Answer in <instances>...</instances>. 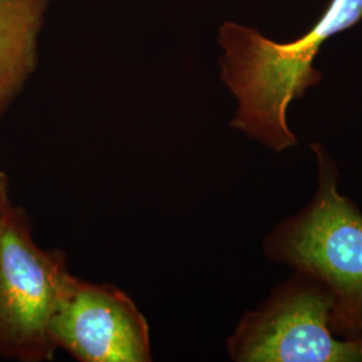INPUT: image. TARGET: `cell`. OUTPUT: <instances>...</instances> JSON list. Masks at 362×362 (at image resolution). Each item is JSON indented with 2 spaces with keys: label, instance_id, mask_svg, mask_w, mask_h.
Instances as JSON below:
<instances>
[{
  "label": "cell",
  "instance_id": "cell-1",
  "mask_svg": "<svg viewBox=\"0 0 362 362\" xmlns=\"http://www.w3.org/2000/svg\"><path fill=\"white\" fill-rule=\"evenodd\" d=\"M362 19V0H332L317 23L300 38L274 42L233 22L220 27V78L238 100L233 129L276 153L297 145L287 125V109L322 81L314 67L321 47Z\"/></svg>",
  "mask_w": 362,
  "mask_h": 362
},
{
  "label": "cell",
  "instance_id": "cell-2",
  "mask_svg": "<svg viewBox=\"0 0 362 362\" xmlns=\"http://www.w3.org/2000/svg\"><path fill=\"white\" fill-rule=\"evenodd\" d=\"M318 187L310 204L281 221L263 242L264 254L324 284L334 298L332 332L362 338V212L338 192V169L321 144H313Z\"/></svg>",
  "mask_w": 362,
  "mask_h": 362
},
{
  "label": "cell",
  "instance_id": "cell-3",
  "mask_svg": "<svg viewBox=\"0 0 362 362\" xmlns=\"http://www.w3.org/2000/svg\"><path fill=\"white\" fill-rule=\"evenodd\" d=\"M79 281L65 251L39 246L28 212L11 203L0 219V357L52 361V325Z\"/></svg>",
  "mask_w": 362,
  "mask_h": 362
},
{
  "label": "cell",
  "instance_id": "cell-4",
  "mask_svg": "<svg viewBox=\"0 0 362 362\" xmlns=\"http://www.w3.org/2000/svg\"><path fill=\"white\" fill-rule=\"evenodd\" d=\"M334 298L320 281L296 272L255 310L246 311L227 339L235 362H362V338L330 327Z\"/></svg>",
  "mask_w": 362,
  "mask_h": 362
},
{
  "label": "cell",
  "instance_id": "cell-5",
  "mask_svg": "<svg viewBox=\"0 0 362 362\" xmlns=\"http://www.w3.org/2000/svg\"><path fill=\"white\" fill-rule=\"evenodd\" d=\"M58 350L79 362H151V329L119 287L79 281L52 325Z\"/></svg>",
  "mask_w": 362,
  "mask_h": 362
},
{
  "label": "cell",
  "instance_id": "cell-6",
  "mask_svg": "<svg viewBox=\"0 0 362 362\" xmlns=\"http://www.w3.org/2000/svg\"><path fill=\"white\" fill-rule=\"evenodd\" d=\"M47 0H0V119L38 64V34Z\"/></svg>",
  "mask_w": 362,
  "mask_h": 362
},
{
  "label": "cell",
  "instance_id": "cell-7",
  "mask_svg": "<svg viewBox=\"0 0 362 362\" xmlns=\"http://www.w3.org/2000/svg\"><path fill=\"white\" fill-rule=\"evenodd\" d=\"M11 199H10V179L8 175L0 169V219L6 209L10 207Z\"/></svg>",
  "mask_w": 362,
  "mask_h": 362
}]
</instances>
